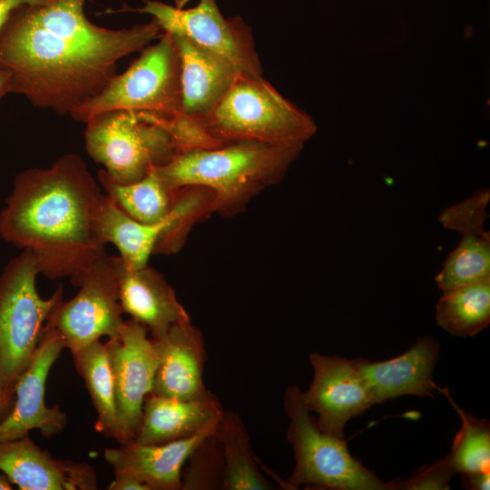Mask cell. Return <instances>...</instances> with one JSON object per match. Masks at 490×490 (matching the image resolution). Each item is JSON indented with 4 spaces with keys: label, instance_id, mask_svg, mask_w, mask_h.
I'll return each instance as SVG.
<instances>
[{
    "label": "cell",
    "instance_id": "1",
    "mask_svg": "<svg viewBox=\"0 0 490 490\" xmlns=\"http://www.w3.org/2000/svg\"><path fill=\"white\" fill-rule=\"evenodd\" d=\"M87 0H50L15 9L0 31V70L10 93L64 115L97 94L116 74L117 63L158 39L154 18L130 28L91 22Z\"/></svg>",
    "mask_w": 490,
    "mask_h": 490
},
{
    "label": "cell",
    "instance_id": "2",
    "mask_svg": "<svg viewBox=\"0 0 490 490\" xmlns=\"http://www.w3.org/2000/svg\"><path fill=\"white\" fill-rule=\"evenodd\" d=\"M100 189L79 155L60 156L48 168H31L15 179L0 211V236L30 251L39 274L70 277L74 285L107 255L93 229Z\"/></svg>",
    "mask_w": 490,
    "mask_h": 490
},
{
    "label": "cell",
    "instance_id": "3",
    "mask_svg": "<svg viewBox=\"0 0 490 490\" xmlns=\"http://www.w3.org/2000/svg\"><path fill=\"white\" fill-rule=\"evenodd\" d=\"M303 149L240 141L178 152L154 167L172 189L199 186L214 197L212 212L232 216L267 187L279 182Z\"/></svg>",
    "mask_w": 490,
    "mask_h": 490
},
{
    "label": "cell",
    "instance_id": "4",
    "mask_svg": "<svg viewBox=\"0 0 490 490\" xmlns=\"http://www.w3.org/2000/svg\"><path fill=\"white\" fill-rule=\"evenodd\" d=\"M198 118L220 144L248 141L303 149L317 132L312 117L262 76L242 72L218 103Z\"/></svg>",
    "mask_w": 490,
    "mask_h": 490
},
{
    "label": "cell",
    "instance_id": "5",
    "mask_svg": "<svg viewBox=\"0 0 490 490\" xmlns=\"http://www.w3.org/2000/svg\"><path fill=\"white\" fill-rule=\"evenodd\" d=\"M283 407L289 418L286 437L293 447L295 466L289 489L391 490L374 471L353 456L344 437L322 432L302 401L297 386L287 387Z\"/></svg>",
    "mask_w": 490,
    "mask_h": 490
},
{
    "label": "cell",
    "instance_id": "6",
    "mask_svg": "<svg viewBox=\"0 0 490 490\" xmlns=\"http://www.w3.org/2000/svg\"><path fill=\"white\" fill-rule=\"evenodd\" d=\"M39 274L28 250L12 259L0 275V386L15 392L18 377L28 366L52 309L63 301L60 284L48 299L37 292Z\"/></svg>",
    "mask_w": 490,
    "mask_h": 490
},
{
    "label": "cell",
    "instance_id": "7",
    "mask_svg": "<svg viewBox=\"0 0 490 490\" xmlns=\"http://www.w3.org/2000/svg\"><path fill=\"white\" fill-rule=\"evenodd\" d=\"M113 110L172 116L181 113V61L174 36L167 32L95 95L76 106L71 116L86 122Z\"/></svg>",
    "mask_w": 490,
    "mask_h": 490
},
{
    "label": "cell",
    "instance_id": "8",
    "mask_svg": "<svg viewBox=\"0 0 490 490\" xmlns=\"http://www.w3.org/2000/svg\"><path fill=\"white\" fill-rule=\"evenodd\" d=\"M85 123L87 153L117 183L137 181L153 167L168 163L179 152L165 128L136 112L107 111Z\"/></svg>",
    "mask_w": 490,
    "mask_h": 490
},
{
    "label": "cell",
    "instance_id": "9",
    "mask_svg": "<svg viewBox=\"0 0 490 490\" xmlns=\"http://www.w3.org/2000/svg\"><path fill=\"white\" fill-rule=\"evenodd\" d=\"M118 257L103 256L78 279L80 289L50 312L45 324L58 334L64 348L74 353L106 336H118L124 322L119 299Z\"/></svg>",
    "mask_w": 490,
    "mask_h": 490
},
{
    "label": "cell",
    "instance_id": "10",
    "mask_svg": "<svg viewBox=\"0 0 490 490\" xmlns=\"http://www.w3.org/2000/svg\"><path fill=\"white\" fill-rule=\"evenodd\" d=\"M148 14L162 32L184 36L223 57L240 72L261 76L251 30L240 17L226 18L216 0H199L183 9L158 0H145L140 8L126 10Z\"/></svg>",
    "mask_w": 490,
    "mask_h": 490
},
{
    "label": "cell",
    "instance_id": "11",
    "mask_svg": "<svg viewBox=\"0 0 490 490\" xmlns=\"http://www.w3.org/2000/svg\"><path fill=\"white\" fill-rule=\"evenodd\" d=\"M114 383L118 442L133 441L145 398L152 392L159 357L147 328L130 318L105 343Z\"/></svg>",
    "mask_w": 490,
    "mask_h": 490
},
{
    "label": "cell",
    "instance_id": "12",
    "mask_svg": "<svg viewBox=\"0 0 490 490\" xmlns=\"http://www.w3.org/2000/svg\"><path fill=\"white\" fill-rule=\"evenodd\" d=\"M313 378L302 401L318 414V428L330 436L344 437L346 424L364 414L376 402L353 359L312 352L309 356Z\"/></svg>",
    "mask_w": 490,
    "mask_h": 490
},
{
    "label": "cell",
    "instance_id": "13",
    "mask_svg": "<svg viewBox=\"0 0 490 490\" xmlns=\"http://www.w3.org/2000/svg\"><path fill=\"white\" fill-rule=\"evenodd\" d=\"M64 348L57 332L44 324L36 349L15 384L14 405L0 421V440L18 438L34 429L44 437L64 430L66 414L57 406L47 407L44 401L48 374Z\"/></svg>",
    "mask_w": 490,
    "mask_h": 490
},
{
    "label": "cell",
    "instance_id": "14",
    "mask_svg": "<svg viewBox=\"0 0 490 490\" xmlns=\"http://www.w3.org/2000/svg\"><path fill=\"white\" fill-rule=\"evenodd\" d=\"M181 206L176 199L169 216L147 224L133 220L107 195L99 196L93 211V229L103 245L113 243L123 265L130 270L148 265L152 253L172 254L179 250V220Z\"/></svg>",
    "mask_w": 490,
    "mask_h": 490
},
{
    "label": "cell",
    "instance_id": "15",
    "mask_svg": "<svg viewBox=\"0 0 490 490\" xmlns=\"http://www.w3.org/2000/svg\"><path fill=\"white\" fill-rule=\"evenodd\" d=\"M0 472L20 490L97 488V478L91 466L55 459L28 435L0 440Z\"/></svg>",
    "mask_w": 490,
    "mask_h": 490
},
{
    "label": "cell",
    "instance_id": "16",
    "mask_svg": "<svg viewBox=\"0 0 490 490\" xmlns=\"http://www.w3.org/2000/svg\"><path fill=\"white\" fill-rule=\"evenodd\" d=\"M152 339L159 366L150 394L190 400L211 392L203 381L207 358L203 336L191 319L172 325L163 337Z\"/></svg>",
    "mask_w": 490,
    "mask_h": 490
},
{
    "label": "cell",
    "instance_id": "17",
    "mask_svg": "<svg viewBox=\"0 0 490 490\" xmlns=\"http://www.w3.org/2000/svg\"><path fill=\"white\" fill-rule=\"evenodd\" d=\"M440 344L432 337L419 338L405 353L383 361L353 358L376 404L400 396L433 397V373Z\"/></svg>",
    "mask_w": 490,
    "mask_h": 490
},
{
    "label": "cell",
    "instance_id": "18",
    "mask_svg": "<svg viewBox=\"0 0 490 490\" xmlns=\"http://www.w3.org/2000/svg\"><path fill=\"white\" fill-rule=\"evenodd\" d=\"M216 428L162 444L126 442L116 448H106L104 459L113 473L130 474L149 490H181L183 466L201 442Z\"/></svg>",
    "mask_w": 490,
    "mask_h": 490
},
{
    "label": "cell",
    "instance_id": "19",
    "mask_svg": "<svg viewBox=\"0 0 490 490\" xmlns=\"http://www.w3.org/2000/svg\"><path fill=\"white\" fill-rule=\"evenodd\" d=\"M119 299L123 313L144 325L152 338L163 337L169 328L191 319L165 277L148 265L127 269L118 257Z\"/></svg>",
    "mask_w": 490,
    "mask_h": 490
},
{
    "label": "cell",
    "instance_id": "20",
    "mask_svg": "<svg viewBox=\"0 0 490 490\" xmlns=\"http://www.w3.org/2000/svg\"><path fill=\"white\" fill-rule=\"evenodd\" d=\"M218 397L210 392L197 399H178L149 394L142 423L133 441L162 444L191 436L216 427L223 416Z\"/></svg>",
    "mask_w": 490,
    "mask_h": 490
},
{
    "label": "cell",
    "instance_id": "21",
    "mask_svg": "<svg viewBox=\"0 0 490 490\" xmlns=\"http://www.w3.org/2000/svg\"><path fill=\"white\" fill-rule=\"evenodd\" d=\"M172 35L181 61V113L202 116L222 98L240 71L223 57L190 39Z\"/></svg>",
    "mask_w": 490,
    "mask_h": 490
},
{
    "label": "cell",
    "instance_id": "22",
    "mask_svg": "<svg viewBox=\"0 0 490 490\" xmlns=\"http://www.w3.org/2000/svg\"><path fill=\"white\" fill-rule=\"evenodd\" d=\"M216 433L221 442L224 469L220 489L270 490L273 485L260 469L248 431L240 415L224 411Z\"/></svg>",
    "mask_w": 490,
    "mask_h": 490
},
{
    "label": "cell",
    "instance_id": "23",
    "mask_svg": "<svg viewBox=\"0 0 490 490\" xmlns=\"http://www.w3.org/2000/svg\"><path fill=\"white\" fill-rule=\"evenodd\" d=\"M98 181L121 210L133 220L147 224L161 222L169 216L178 191L159 176L154 167L132 183H117L103 170L98 172Z\"/></svg>",
    "mask_w": 490,
    "mask_h": 490
},
{
    "label": "cell",
    "instance_id": "24",
    "mask_svg": "<svg viewBox=\"0 0 490 490\" xmlns=\"http://www.w3.org/2000/svg\"><path fill=\"white\" fill-rule=\"evenodd\" d=\"M95 408V429L118 440L114 383L105 343L93 341L72 353Z\"/></svg>",
    "mask_w": 490,
    "mask_h": 490
},
{
    "label": "cell",
    "instance_id": "25",
    "mask_svg": "<svg viewBox=\"0 0 490 490\" xmlns=\"http://www.w3.org/2000/svg\"><path fill=\"white\" fill-rule=\"evenodd\" d=\"M437 325L456 337H472L490 323V279L443 292L436 305Z\"/></svg>",
    "mask_w": 490,
    "mask_h": 490
},
{
    "label": "cell",
    "instance_id": "26",
    "mask_svg": "<svg viewBox=\"0 0 490 490\" xmlns=\"http://www.w3.org/2000/svg\"><path fill=\"white\" fill-rule=\"evenodd\" d=\"M490 279V232L463 235L435 278L442 292Z\"/></svg>",
    "mask_w": 490,
    "mask_h": 490
},
{
    "label": "cell",
    "instance_id": "27",
    "mask_svg": "<svg viewBox=\"0 0 490 490\" xmlns=\"http://www.w3.org/2000/svg\"><path fill=\"white\" fill-rule=\"evenodd\" d=\"M436 389L444 393L461 418V427L453 440L452 449L446 456L456 473L490 471V425L466 412L451 397L447 388Z\"/></svg>",
    "mask_w": 490,
    "mask_h": 490
},
{
    "label": "cell",
    "instance_id": "28",
    "mask_svg": "<svg viewBox=\"0 0 490 490\" xmlns=\"http://www.w3.org/2000/svg\"><path fill=\"white\" fill-rule=\"evenodd\" d=\"M187 461L181 473V490L220 489L224 457L216 430L201 442Z\"/></svg>",
    "mask_w": 490,
    "mask_h": 490
},
{
    "label": "cell",
    "instance_id": "29",
    "mask_svg": "<svg viewBox=\"0 0 490 490\" xmlns=\"http://www.w3.org/2000/svg\"><path fill=\"white\" fill-rule=\"evenodd\" d=\"M490 201V191L483 188L466 200L456 203L438 215L437 220L446 229L463 235H482L488 230L485 223L488 216L486 209Z\"/></svg>",
    "mask_w": 490,
    "mask_h": 490
},
{
    "label": "cell",
    "instance_id": "30",
    "mask_svg": "<svg viewBox=\"0 0 490 490\" xmlns=\"http://www.w3.org/2000/svg\"><path fill=\"white\" fill-rule=\"evenodd\" d=\"M456 474L447 457L420 467L410 477L390 481L391 490H447Z\"/></svg>",
    "mask_w": 490,
    "mask_h": 490
},
{
    "label": "cell",
    "instance_id": "31",
    "mask_svg": "<svg viewBox=\"0 0 490 490\" xmlns=\"http://www.w3.org/2000/svg\"><path fill=\"white\" fill-rule=\"evenodd\" d=\"M109 490H149L148 486L135 476L127 473H114Z\"/></svg>",
    "mask_w": 490,
    "mask_h": 490
},
{
    "label": "cell",
    "instance_id": "32",
    "mask_svg": "<svg viewBox=\"0 0 490 490\" xmlns=\"http://www.w3.org/2000/svg\"><path fill=\"white\" fill-rule=\"evenodd\" d=\"M461 482L466 489L488 490L490 488V471L462 474Z\"/></svg>",
    "mask_w": 490,
    "mask_h": 490
},
{
    "label": "cell",
    "instance_id": "33",
    "mask_svg": "<svg viewBox=\"0 0 490 490\" xmlns=\"http://www.w3.org/2000/svg\"><path fill=\"white\" fill-rule=\"evenodd\" d=\"M50 0H0V31L11 13L24 5H44Z\"/></svg>",
    "mask_w": 490,
    "mask_h": 490
},
{
    "label": "cell",
    "instance_id": "34",
    "mask_svg": "<svg viewBox=\"0 0 490 490\" xmlns=\"http://www.w3.org/2000/svg\"><path fill=\"white\" fill-rule=\"evenodd\" d=\"M15 401V392L7 391L0 386V421L10 412Z\"/></svg>",
    "mask_w": 490,
    "mask_h": 490
},
{
    "label": "cell",
    "instance_id": "35",
    "mask_svg": "<svg viewBox=\"0 0 490 490\" xmlns=\"http://www.w3.org/2000/svg\"><path fill=\"white\" fill-rule=\"evenodd\" d=\"M8 93H10V74L0 70V100Z\"/></svg>",
    "mask_w": 490,
    "mask_h": 490
},
{
    "label": "cell",
    "instance_id": "36",
    "mask_svg": "<svg viewBox=\"0 0 490 490\" xmlns=\"http://www.w3.org/2000/svg\"><path fill=\"white\" fill-rule=\"evenodd\" d=\"M10 482L5 475H0V490H12Z\"/></svg>",
    "mask_w": 490,
    "mask_h": 490
}]
</instances>
